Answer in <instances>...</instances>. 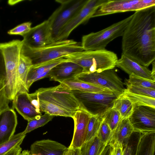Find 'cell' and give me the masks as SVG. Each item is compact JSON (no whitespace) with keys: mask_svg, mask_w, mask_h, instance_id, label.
<instances>
[{"mask_svg":"<svg viewBox=\"0 0 155 155\" xmlns=\"http://www.w3.org/2000/svg\"><path fill=\"white\" fill-rule=\"evenodd\" d=\"M122 53L147 67L155 59V6L135 11L122 36Z\"/></svg>","mask_w":155,"mask_h":155,"instance_id":"obj_1","label":"cell"},{"mask_svg":"<svg viewBox=\"0 0 155 155\" xmlns=\"http://www.w3.org/2000/svg\"><path fill=\"white\" fill-rule=\"evenodd\" d=\"M67 61L74 63L83 68L82 73H100L113 69L118 60L116 54L106 49L83 50L64 57Z\"/></svg>","mask_w":155,"mask_h":155,"instance_id":"obj_2","label":"cell"},{"mask_svg":"<svg viewBox=\"0 0 155 155\" xmlns=\"http://www.w3.org/2000/svg\"><path fill=\"white\" fill-rule=\"evenodd\" d=\"M84 50L81 42L72 39L55 42L44 47L32 48L22 45L21 54L31 60L32 65L41 64Z\"/></svg>","mask_w":155,"mask_h":155,"instance_id":"obj_3","label":"cell"},{"mask_svg":"<svg viewBox=\"0 0 155 155\" xmlns=\"http://www.w3.org/2000/svg\"><path fill=\"white\" fill-rule=\"evenodd\" d=\"M22 45V41L19 40L0 43L5 65L6 93L10 101L14 99L18 93V69Z\"/></svg>","mask_w":155,"mask_h":155,"instance_id":"obj_4","label":"cell"},{"mask_svg":"<svg viewBox=\"0 0 155 155\" xmlns=\"http://www.w3.org/2000/svg\"><path fill=\"white\" fill-rule=\"evenodd\" d=\"M133 14L100 31L84 35L81 42L83 50L105 49L110 42L122 36Z\"/></svg>","mask_w":155,"mask_h":155,"instance_id":"obj_5","label":"cell"},{"mask_svg":"<svg viewBox=\"0 0 155 155\" xmlns=\"http://www.w3.org/2000/svg\"><path fill=\"white\" fill-rule=\"evenodd\" d=\"M78 102L80 109L91 116L102 117L108 110L113 106L115 100L119 97L112 92H87L78 90H71Z\"/></svg>","mask_w":155,"mask_h":155,"instance_id":"obj_6","label":"cell"},{"mask_svg":"<svg viewBox=\"0 0 155 155\" xmlns=\"http://www.w3.org/2000/svg\"><path fill=\"white\" fill-rule=\"evenodd\" d=\"M40 100L53 104L75 112L80 109L79 104L73 94L62 83L57 86L39 88L34 93Z\"/></svg>","mask_w":155,"mask_h":155,"instance_id":"obj_7","label":"cell"},{"mask_svg":"<svg viewBox=\"0 0 155 155\" xmlns=\"http://www.w3.org/2000/svg\"><path fill=\"white\" fill-rule=\"evenodd\" d=\"M87 0H56L60 5L47 19L54 42L62 28L80 10Z\"/></svg>","mask_w":155,"mask_h":155,"instance_id":"obj_8","label":"cell"},{"mask_svg":"<svg viewBox=\"0 0 155 155\" xmlns=\"http://www.w3.org/2000/svg\"><path fill=\"white\" fill-rule=\"evenodd\" d=\"M78 80L110 91L119 96L124 92V83L113 69L100 73H82L76 77Z\"/></svg>","mask_w":155,"mask_h":155,"instance_id":"obj_9","label":"cell"},{"mask_svg":"<svg viewBox=\"0 0 155 155\" xmlns=\"http://www.w3.org/2000/svg\"><path fill=\"white\" fill-rule=\"evenodd\" d=\"M155 6V0H107L92 18L115 13L136 11Z\"/></svg>","mask_w":155,"mask_h":155,"instance_id":"obj_10","label":"cell"},{"mask_svg":"<svg viewBox=\"0 0 155 155\" xmlns=\"http://www.w3.org/2000/svg\"><path fill=\"white\" fill-rule=\"evenodd\" d=\"M107 0H87L75 15L62 28L54 42L66 40L71 32L80 25L87 22Z\"/></svg>","mask_w":155,"mask_h":155,"instance_id":"obj_11","label":"cell"},{"mask_svg":"<svg viewBox=\"0 0 155 155\" xmlns=\"http://www.w3.org/2000/svg\"><path fill=\"white\" fill-rule=\"evenodd\" d=\"M129 119L134 132L155 133V108L145 106L135 107Z\"/></svg>","mask_w":155,"mask_h":155,"instance_id":"obj_12","label":"cell"},{"mask_svg":"<svg viewBox=\"0 0 155 155\" xmlns=\"http://www.w3.org/2000/svg\"><path fill=\"white\" fill-rule=\"evenodd\" d=\"M23 37V45L32 48H42L54 42L47 20L31 28Z\"/></svg>","mask_w":155,"mask_h":155,"instance_id":"obj_13","label":"cell"},{"mask_svg":"<svg viewBox=\"0 0 155 155\" xmlns=\"http://www.w3.org/2000/svg\"><path fill=\"white\" fill-rule=\"evenodd\" d=\"M91 116L81 109L75 112L72 117L74 123L73 138L68 148L72 149L80 148L85 142L88 124Z\"/></svg>","mask_w":155,"mask_h":155,"instance_id":"obj_14","label":"cell"},{"mask_svg":"<svg viewBox=\"0 0 155 155\" xmlns=\"http://www.w3.org/2000/svg\"><path fill=\"white\" fill-rule=\"evenodd\" d=\"M116 67L120 68L130 76L155 81V77L152 74L151 71L123 53L120 58L118 60Z\"/></svg>","mask_w":155,"mask_h":155,"instance_id":"obj_15","label":"cell"},{"mask_svg":"<svg viewBox=\"0 0 155 155\" xmlns=\"http://www.w3.org/2000/svg\"><path fill=\"white\" fill-rule=\"evenodd\" d=\"M83 72V68L77 64L67 61L53 68L49 71L48 77L50 81L62 82L64 81L75 78Z\"/></svg>","mask_w":155,"mask_h":155,"instance_id":"obj_16","label":"cell"},{"mask_svg":"<svg viewBox=\"0 0 155 155\" xmlns=\"http://www.w3.org/2000/svg\"><path fill=\"white\" fill-rule=\"evenodd\" d=\"M17 124L14 109L9 108L0 112V144L8 140L14 135Z\"/></svg>","mask_w":155,"mask_h":155,"instance_id":"obj_17","label":"cell"},{"mask_svg":"<svg viewBox=\"0 0 155 155\" xmlns=\"http://www.w3.org/2000/svg\"><path fill=\"white\" fill-rule=\"evenodd\" d=\"M26 92H19L12 100V107L25 120L28 121L38 115H41V111L32 104Z\"/></svg>","mask_w":155,"mask_h":155,"instance_id":"obj_18","label":"cell"},{"mask_svg":"<svg viewBox=\"0 0 155 155\" xmlns=\"http://www.w3.org/2000/svg\"><path fill=\"white\" fill-rule=\"evenodd\" d=\"M68 148L49 139L36 141L30 147L31 155H64Z\"/></svg>","mask_w":155,"mask_h":155,"instance_id":"obj_19","label":"cell"},{"mask_svg":"<svg viewBox=\"0 0 155 155\" xmlns=\"http://www.w3.org/2000/svg\"><path fill=\"white\" fill-rule=\"evenodd\" d=\"M66 61L61 57L41 64L32 65L28 72L26 82V87L29 91V89L35 82L48 76L50 70L58 64Z\"/></svg>","mask_w":155,"mask_h":155,"instance_id":"obj_20","label":"cell"},{"mask_svg":"<svg viewBox=\"0 0 155 155\" xmlns=\"http://www.w3.org/2000/svg\"><path fill=\"white\" fill-rule=\"evenodd\" d=\"M133 132L134 128L129 118L122 119L113 132L112 137L108 145L119 144L123 146L128 143V140Z\"/></svg>","mask_w":155,"mask_h":155,"instance_id":"obj_21","label":"cell"},{"mask_svg":"<svg viewBox=\"0 0 155 155\" xmlns=\"http://www.w3.org/2000/svg\"><path fill=\"white\" fill-rule=\"evenodd\" d=\"M139 134L134 155H154L155 133Z\"/></svg>","mask_w":155,"mask_h":155,"instance_id":"obj_22","label":"cell"},{"mask_svg":"<svg viewBox=\"0 0 155 155\" xmlns=\"http://www.w3.org/2000/svg\"><path fill=\"white\" fill-rule=\"evenodd\" d=\"M60 83L64 84L70 90L93 93L112 92L109 90L80 81L76 78L65 80Z\"/></svg>","mask_w":155,"mask_h":155,"instance_id":"obj_23","label":"cell"},{"mask_svg":"<svg viewBox=\"0 0 155 155\" xmlns=\"http://www.w3.org/2000/svg\"><path fill=\"white\" fill-rule=\"evenodd\" d=\"M32 65V62L29 58L21 54L18 69V92H28L26 87V82L28 72Z\"/></svg>","mask_w":155,"mask_h":155,"instance_id":"obj_24","label":"cell"},{"mask_svg":"<svg viewBox=\"0 0 155 155\" xmlns=\"http://www.w3.org/2000/svg\"><path fill=\"white\" fill-rule=\"evenodd\" d=\"M107 145L96 136L82 145L80 148L81 155H102Z\"/></svg>","mask_w":155,"mask_h":155,"instance_id":"obj_25","label":"cell"},{"mask_svg":"<svg viewBox=\"0 0 155 155\" xmlns=\"http://www.w3.org/2000/svg\"><path fill=\"white\" fill-rule=\"evenodd\" d=\"M38 99L39 108L41 112H44L54 116H61L71 118L75 113L68 110L53 104Z\"/></svg>","mask_w":155,"mask_h":155,"instance_id":"obj_26","label":"cell"},{"mask_svg":"<svg viewBox=\"0 0 155 155\" xmlns=\"http://www.w3.org/2000/svg\"><path fill=\"white\" fill-rule=\"evenodd\" d=\"M121 95L131 101L134 108L140 106H148L155 108V98L131 93L126 89Z\"/></svg>","mask_w":155,"mask_h":155,"instance_id":"obj_27","label":"cell"},{"mask_svg":"<svg viewBox=\"0 0 155 155\" xmlns=\"http://www.w3.org/2000/svg\"><path fill=\"white\" fill-rule=\"evenodd\" d=\"M113 107L119 112L122 119L129 118L134 109L131 101L122 95L119 96L115 100Z\"/></svg>","mask_w":155,"mask_h":155,"instance_id":"obj_28","label":"cell"},{"mask_svg":"<svg viewBox=\"0 0 155 155\" xmlns=\"http://www.w3.org/2000/svg\"><path fill=\"white\" fill-rule=\"evenodd\" d=\"M54 116L45 113L43 115H38L28 120L25 130L23 131L25 134L38 127L43 126L51 121Z\"/></svg>","mask_w":155,"mask_h":155,"instance_id":"obj_29","label":"cell"},{"mask_svg":"<svg viewBox=\"0 0 155 155\" xmlns=\"http://www.w3.org/2000/svg\"><path fill=\"white\" fill-rule=\"evenodd\" d=\"M25 136L23 131L14 134L8 140L0 144V155H4L14 147L20 146Z\"/></svg>","mask_w":155,"mask_h":155,"instance_id":"obj_30","label":"cell"},{"mask_svg":"<svg viewBox=\"0 0 155 155\" xmlns=\"http://www.w3.org/2000/svg\"><path fill=\"white\" fill-rule=\"evenodd\" d=\"M103 119L100 116H91L88 124L85 142L97 136Z\"/></svg>","mask_w":155,"mask_h":155,"instance_id":"obj_31","label":"cell"},{"mask_svg":"<svg viewBox=\"0 0 155 155\" xmlns=\"http://www.w3.org/2000/svg\"><path fill=\"white\" fill-rule=\"evenodd\" d=\"M102 118L112 132L122 119L119 112L113 107L106 111L103 116Z\"/></svg>","mask_w":155,"mask_h":155,"instance_id":"obj_32","label":"cell"},{"mask_svg":"<svg viewBox=\"0 0 155 155\" xmlns=\"http://www.w3.org/2000/svg\"><path fill=\"white\" fill-rule=\"evenodd\" d=\"M125 82L133 85L155 89V81L143 78L129 75V79H126Z\"/></svg>","mask_w":155,"mask_h":155,"instance_id":"obj_33","label":"cell"},{"mask_svg":"<svg viewBox=\"0 0 155 155\" xmlns=\"http://www.w3.org/2000/svg\"><path fill=\"white\" fill-rule=\"evenodd\" d=\"M113 135L110 128L103 119L97 136L103 143L108 145Z\"/></svg>","mask_w":155,"mask_h":155,"instance_id":"obj_34","label":"cell"},{"mask_svg":"<svg viewBox=\"0 0 155 155\" xmlns=\"http://www.w3.org/2000/svg\"><path fill=\"white\" fill-rule=\"evenodd\" d=\"M127 91L134 94L155 98V89L125 83Z\"/></svg>","mask_w":155,"mask_h":155,"instance_id":"obj_35","label":"cell"},{"mask_svg":"<svg viewBox=\"0 0 155 155\" xmlns=\"http://www.w3.org/2000/svg\"><path fill=\"white\" fill-rule=\"evenodd\" d=\"M5 78H0V112L10 108V101L8 98L5 89Z\"/></svg>","mask_w":155,"mask_h":155,"instance_id":"obj_36","label":"cell"},{"mask_svg":"<svg viewBox=\"0 0 155 155\" xmlns=\"http://www.w3.org/2000/svg\"><path fill=\"white\" fill-rule=\"evenodd\" d=\"M31 23L25 22L21 24L8 32L10 35H18L23 37L30 30L31 27Z\"/></svg>","mask_w":155,"mask_h":155,"instance_id":"obj_37","label":"cell"},{"mask_svg":"<svg viewBox=\"0 0 155 155\" xmlns=\"http://www.w3.org/2000/svg\"><path fill=\"white\" fill-rule=\"evenodd\" d=\"M109 146L110 147V155H123V146L122 145L114 144Z\"/></svg>","mask_w":155,"mask_h":155,"instance_id":"obj_38","label":"cell"},{"mask_svg":"<svg viewBox=\"0 0 155 155\" xmlns=\"http://www.w3.org/2000/svg\"><path fill=\"white\" fill-rule=\"evenodd\" d=\"M6 76L5 65L3 52L0 48V78H5Z\"/></svg>","mask_w":155,"mask_h":155,"instance_id":"obj_39","label":"cell"},{"mask_svg":"<svg viewBox=\"0 0 155 155\" xmlns=\"http://www.w3.org/2000/svg\"><path fill=\"white\" fill-rule=\"evenodd\" d=\"M22 149L20 146L14 147L4 155H20Z\"/></svg>","mask_w":155,"mask_h":155,"instance_id":"obj_40","label":"cell"},{"mask_svg":"<svg viewBox=\"0 0 155 155\" xmlns=\"http://www.w3.org/2000/svg\"><path fill=\"white\" fill-rule=\"evenodd\" d=\"M64 155H81L80 148L72 149L68 148Z\"/></svg>","mask_w":155,"mask_h":155,"instance_id":"obj_41","label":"cell"},{"mask_svg":"<svg viewBox=\"0 0 155 155\" xmlns=\"http://www.w3.org/2000/svg\"><path fill=\"white\" fill-rule=\"evenodd\" d=\"M132 146L128 143L123 146V155H132Z\"/></svg>","mask_w":155,"mask_h":155,"instance_id":"obj_42","label":"cell"},{"mask_svg":"<svg viewBox=\"0 0 155 155\" xmlns=\"http://www.w3.org/2000/svg\"><path fill=\"white\" fill-rule=\"evenodd\" d=\"M152 64V68L151 71L152 74L153 76L155 77V62L153 61Z\"/></svg>","mask_w":155,"mask_h":155,"instance_id":"obj_43","label":"cell"},{"mask_svg":"<svg viewBox=\"0 0 155 155\" xmlns=\"http://www.w3.org/2000/svg\"></svg>","mask_w":155,"mask_h":155,"instance_id":"obj_44","label":"cell"}]
</instances>
